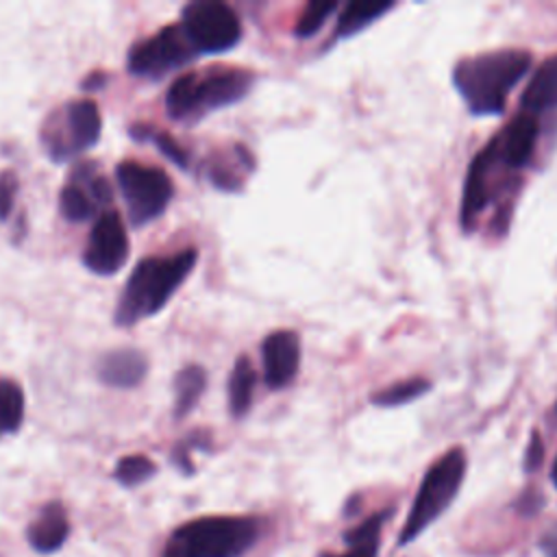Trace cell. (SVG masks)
Returning a JSON list of instances; mask_svg holds the SVG:
<instances>
[{
  "label": "cell",
  "instance_id": "cell-1",
  "mask_svg": "<svg viewBox=\"0 0 557 557\" xmlns=\"http://www.w3.org/2000/svg\"><path fill=\"white\" fill-rule=\"evenodd\" d=\"M196 263V248L139 259L122 287L113 309V322L117 326H135L141 320L157 315L187 281Z\"/></svg>",
  "mask_w": 557,
  "mask_h": 557
},
{
  "label": "cell",
  "instance_id": "cell-2",
  "mask_svg": "<svg viewBox=\"0 0 557 557\" xmlns=\"http://www.w3.org/2000/svg\"><path fill=\"white\" fill-rule=\"evenodd\" d=\"M531 67L527 50H494L461 59L453 70V83L474 115H498L518 81Z\"/></svg>",
  "mask_w": 557,
  "mask_h": 557
},
{
  "label": "cell",
  "instance_id": "cell-3",
  "mask_svg": "<svg viewBox=\"0 0 557 557\" xmlns=\"http://www.w3.org/2000/svg\"><path fill=\"white\" fill-rule=\"evenodd\" d=\"M255 85L246 67H207L178 74L165 91V113L181 124H196L209 113L244 100Z\"/></svg>",
  "mask_w": 557,
  "mask_h": 557
},
{
  "label": "cell",
  "instance_id": "cell-4",
  "mask_svg": "<svg viewBox=\"0 0 557 557\" xmlns=\"http://www.w3.org/2000/svg\"><path fill=\"white\" fill-rule=\"evenodd\" d=\"M259 535L255 516H200L174 529L161 557H244Z\"/></svg>",
  "mask_w": 557,
  "mask_h": 557
},
{
  "label": "cell",
  "instance_id": "cell-5",
  "mask_svg": "<svg viewBox=\"0 0 557 557\" xmlns=\"http://www.w3.org/2000/svg\"><path fill=\"white\" fill-rule=\"evenodd\" d=\"M102 133V113L89 98L67 100L46 115L39 141L54 163H65L94 148Z\"/></svg>",
  "mask_w": 557,
  "mask_h": 557
},
{
  "label": "cell",
  "instance_id": "cell-6",
  "mask_svg": "<svg viewBox=\"0 0 557 557\" xmlns=\"http://www.w3.org/2000/svg\"><path fill=\"white\" fill-rule=\"evenodd\" d=\"M466 474V455L461 448H450L424 474L409 516L403 524L398 544L413 542L431 522H435L455 500Z\"/></svg>",
  "mask_w": 557,
  "mask_h": 557
},
{
  "label": "cell",
  "instance_id": "cell-7",
  "mask_svg": "<svg viewBox=\"0 0 557 557\" xmlns=\"http://www.w3.org/2000/svg\"><path fill=\"white\" fill-rule=\"evenodd\" d=\"M115 181L133 226H144L165 213L174 198V181L157 165L124 159L115 165Z\"/></svg>",
  "mask_w": 557,
  "mask_h": 557
},
{
  "label": "cell",
  "instance_id": "cell-8",
  "mask_svg": "<svg viewBox=\"0 0 557 557\" xmlns=\"http://www.w3.org/2000/svg\"><path fill=\"white\" fill-rule=\"evenodd\" d=\"M196 54H220L242 41V20L222 0H191L181 9V22Z\"/></svg>",
  "mask_w": 557,
  "mask_h": 557
},
{
  "label": "cell",
  "instance_id": "cell-9",
  "mask_svg": "<svg viewBox=\"0 0 557 557\" xmlns=\"http://www.w3.org/2000/svg\"><path fill=\"white\" fill-rule=\"evenodd\" d=\"M196 57L198 54L187 41L183 28L178 24H168L128 48L126 70L139 78L161 81Z\"/></svg>",
  "mask_w": 557,
  "mask_h": 557
},
{
  "label": "cell",
  "instance_id": "cell-10",
  "mask_svg": "<svg viewBox=\"0 0 557 557\" xmlns=\"http://www.w3.org/2000/svg\"><path fill=\"white\" fill-rule=\"evenodd\" d=\"M131 255V242L126 224L117 209H104L89 228L87 244L83 248V265L98 276L117 274Z\"/></svg>",
  "mask_w": 557,
  "mask_h": 557
},
{
  "label": "cell",
  "instance_id": "cell-11",
  "mask_svg": "<svg viewBox=\"0 0 557 557\" xmlns=\"http://www.w3.org/2000/svg\"><path fill=\"white\" fill-rule=\"evenodd\" d=\"M111 183L100 172L98 163L81 161L72 168L65 185L59 191V211L67 222H85L98 218L111 202Z\"/></svg>",
  "mask_w": 557,
  "mask_h": 557
},
{
  "label": "cell",
  "instance_id": "cell-12",
  "mask_svg": "<svg viewBox=\"0 0 557 557\" xmlns=\"http://www.w3.org/2000/svg\"><path fill=\"white\" fill-rule=\"evenodd\" d=\"M263 383L278 392L294 383L300 370V337L292 329H276L261 342Z\"/></svg>",
  "mask_w": 557,
  "mask_h": 557
},
{
  "label": "cell",
  "instance_id": "cell-13",
  "mask_svg": "<svg viewBox=\"0 0 557 557\" xmlns=\"http://www.w3.org/2000/svg\"><path fill=\"white\" fill-rule=\"evenodd\" d=\"M535 144H537V122H535V115H529V113L516 115L511 124L498 137L492 139L496 159L507 170L524 168L535 152Z\"/></svg>",
  "mask_w": 557,
  "mask_h": 557
},
{
  "label": "cell",
  "instance_id": "cell-14",
  "mask_svg": "<svg viewBox=\"0 0 557 557\" xmlns=\"http://www.w3.org/2000/svg\"><path fill=\"white\" fill-rule=\"evenodd\" d=\"M494 168H496L494 150H492V144H487L468 168L463 196H461V224L466 228H472L476 224V218L481 215V211L492 198L490 176Z\"/></svg>",
  "mask_w": 557,
  "mask_h": 557
},
{
  "label": "cell",
  "instance_id": "cell-15",
  "mask_svg": "<svg viewBox=\"0 0 557 557\" xmlns=\"http://www.w3.org/2000/svg\"><path fill=\"white\" fill-rule=\"evenodd\" d=\"M100 383L115 389L137 387L148 374V359L137 348H115L100 357L96 366Z\"/></svg>",
  "mask_w": 557,
  "mask_h": 557
},
{
  "label": "cell",
  "instance_id": "cell-16",
  "mask_svg": "<svg viewBox=\"0 0 557 557\" xmlns=\"http://www.w3.org/2000/svg\"><path fill=\"white\" fill-rule=\"evenodd\" d=\"M255 170V159L244 144H235L231 152L211 154L205 165V176L213 187L222 191H239L244 187V178Z\"/></svg>",
  "mask_w": 557,
  "mask_h": 557
},
{
  "label": "cell",
  "instance_id": "cell-17",
  "mask_svg": "<svg viewBox=\"0 0 557 557\" xmlns=\"http://www.w3.org/2000/svg\"><path fill=\"white\" fill-rule=\"evenodd\" d=\"M67 535H70V520H67L65 507L59 500L48 503L41 509V513L37 516V520H33L26 531L28 544L37 553L59 550L65 544Z\"/></svg>",
  "mask_w": 557,
  "mask_h": 557
},
{
  "label": "cell",
  "instance_id": "cell-18",
  "mask_svg": "<svg viewBox=\"0 0 557 557\" xmlns=\"http://www.w3.org/2000/svg\"><path fill=\"white\" fill-rule=\"evenodd\" d=\"M557 109V54L546 59L531 76L522 94V111L529 115Z\"/></svg>",
  "mask_w": 557,
  "mask_h": 557
},
{
  "label": "cell",
  "instance_id": "cell-19",
  "mask_svg": "<svg viewBox=\"0 0 557 557\" xmlns=\"http://www.w3.org/2000/svg\"><path fill=\"white\" fill-rule=\"evenodd\" d=\"M257 387V370L248 355H239L231 368L226 383L228 413L233 418H244L252 407V396Z\"/></svg>",
  "mask_w": 557,
  "mask_h": 557
},
{
  "label": "cell",
  "instance_id": "cell-20",
  "mask_svg": "<svg viewBox=\"0 0 557 557\" xmlns=\"http://www.w3.org/2000/svg\"><path fill=\"white\" fill-rule=\"evenodd\" d=\"M389 511H379L370 518H366L361 524L344 533L346 550L344 553H322L320 557H376L379 553V540H381V527L387 520Z\"/></svg>",
  "mask_w": 557,
  "mask_h": 557
},
{
  "label": "cell",
  "instance_id": "cell-21",
  "mask_svg": "<svg viewBox=\"0 0 557 557\" xmlns=\"http://www.w3.org/2000/svg\"><path fill=\"white\" fill-rule=\"evenodd\" d=\"M174 418H185L200 400L207 389V370L198 363H189L174 374Z\"/></svg>",
  "mask_w": 557,
  "mask_h": 557
},
{
  "label": "cell",
  "instance_id": "cell-22",
  "mask_svg": "<svg viewBox=\"0 0 557 557\" xmlns=\"http://www.w3.org/2000/svg\"><path fill=\"white\" fill-rule=\"evenodd\" d=\"M394 7V2H348L335 24L333 37L342 39V37H350L355 33H359L361 28H366L368 24H372L374 20H379L383 13H387Z\"/></svg>",
  "mask_w": 557,
  "mask_h": 557
},
{
  "label": "cell",
  "instance_id": "cell-23",
  "mask_svg": "<svg viewBox=\"0 0 557 557\" xmlns=\"http://www.w3.org/2000/svg\"><path fill=\"white\" fill-rule=\"evenodd\" d=\"M26 411V396L15 379L0 376V437L20 431Z\"/></svg>",
  "mask_w": 557,
  "mask_h": 557
},
{
  "label": "cell",
  "instance_id": "cell-24",
  "mask_svg": "<svg viewBox=\"0 0 557 557\" xmlns=\"http://www.w3.org/2000/svg\"><path fill=\"white\" fill-rule=\"evenodd\" d=\"M128 133L137 139V141H150V144H154L157 146V150L163 154V157H168L174 165H178L181 170H187L189 168V152L170 135V133H165V131H161V128H154V126H150V124H146V122H137V124H133L131 128H128Z\"/></svg>",
  "mask_w": 557,
  "mask_h": 557
},
{
  "label": "cell",
  "instance_id": "cell-25",
  "mask_svg": "<svg viewBox=\"0 0 557 557\" xmlns=\"http://www.w3.org/2000/svg\"><path fill=\"white\" fill-rule=\"evenodd\" d=\"M157 474V463L146 455H126L117 461L113 476L124 487H135L146 483Z\"/></svg>",
  "mask_w": 557,
  "mask_h": 557
},
{
  "label": "cell",
  "instance_id": "cell-26",
  "mask_svg": "<svg viewBox=\"0 0 557 557\" xmlns=\"http://www.w3.org/2000/svg\"><path fill=\"white\" fill-rule=\"evenodd\" d=\"M333 11H337V2H329V0L309 2V4L302 9V13H300V17H298V22H296V26H294V35H296L298 39L313 37V35L324 26V22L331 17Z\"/></svg>",
  "mask_w": 557,
  "mask_h": 557
},
{
  "label": "cell",
  "instance_id": "cell-27",
  "mask_svg": "<svg viewBox=\"0 0 557 557\" xmlns=\"http://www.w3.org/2000/svg\"><path fill=\"white\" fill-rule=\"evenodd\" d=\"M429 381L422 379H411V381H403V383H394L392 387H385L376 394H372V403L381 405V407H396V405H405L418 396H422L429 389Z\"/></svg>",
  "mask_w": 557,
  "mask_h": 557
},
{
  "label": "cell",
  "instance_id": "cell-28",
  "mask_svg": "<svg viewBox=\"0 0 557 557\" xmlns=\"http://www.w3.org/2000/svg\"><path fill=\"white\" fill-rule=\"evenodd\" d=\"M20 194V176L15 170L7 168L0 172V222H7L15 209Z\"/></svg>",
  "mask_w": 557,
  "mask_h": 557
},
{
  "label": "cell",
  "instance_id": "cell-29",
  "mask_svg": "<svg viewBox=\"0 0 557 557\" xmlns=\"http://www.w3.org/2000/svg\"><path fill=\"white\" fill-rule=\"evenodd\" d=\"M107 81H109V74H107V72L94 70V72H89V74L83 78L81 89H83V91H96V89H102V87L107 85Z\"/></svg>",
  "mask_w": 557,
  "mask_h": 557
},
{
  "label": "cell",
  "instance_id": "cell-30",
  "mask_svg": "<svg viewBox=\"0 0 557 557\" xmlns=\"http://www.w3.org/2000/svg\"><path fill=\"white\" fill-rule=\"evenodd\" d=\"M540 548L546 557H557V527L544 533V537L540 540Z\"/></svg>",
  "mask_w": 557,
  "mask_h": 557
},
{
  "label": "cell",
  "instance_id": "cell-31",
  "mask_svg": "<svg viewBox=\"0 0 557 557\" xmlns=\"http://www.w3.org/2000/svg\"><path fill=\"white\" fill-rule=\"evenodd\" d=\"M542 461V444L537 442V437H533V444L529 448V455H527V468H535L537 463Z\"/></svg>",
  "mask_w": 557,
  "mask_h": 557
},
{
  "label": "cell",
  "instance_id": "cell-32",
  "mask_svg": "<svg viewBox=\"0 0 557 557\" xmlns=\"http://www.w3.org/2000/svg\"><path fill=\"white\" fill-rule=\"evenodd\" d=\"M550 479H553V483H555V487H557V459H555V463H553V472H550Z\"/></svg>",
  "mask_w": 557,
  "mask_h": 557
}]
</instances>
